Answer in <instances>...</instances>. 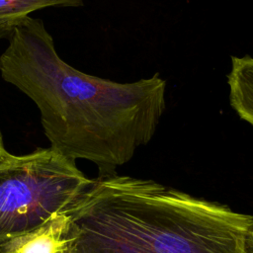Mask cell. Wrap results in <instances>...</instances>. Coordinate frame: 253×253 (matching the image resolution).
<instances>
[{"instance_id":"obj_1","label":"cell","mask_w":253,"mask_h":253,"mask_svg":"<svg viewBox=\"0 0 253 253\" xmlns=\"http://www.w3.org/2000/svg\"><path fill=\"white\" fill-rule=\"evenodd\" d=\"M0 74L38 107L50 147L115 173L153 137L166 108L158 73L120 83L75 69L57 53L41 19L26 16L8 38Z\"/></svg>"},{"instance_id":"obj_2","label":"cell","mask_w":253,"mask_h":253,"mask_svg":"<svg viewBox=\"0 0 253 253\" xmlns=\"http://www.w3.org/2000/svg\"><path fill=\"white\" fill-rule=\"evenodd\" d=\"M69 253H243L250 214L153 180L93 179L67 211Z\"/></svg>"},{"instance_id":"obj_3","label":"cell","mask_w":253,"mask_h":253,"mask_svg":"<svg viewBox=\"0 0 253 253\" xmlns=\"http://www.w3.org/2000/svg\"><path fill=\"white\" fill-rule=\"evenodd\" d=\"M92 183L51 147L13 155L0 166V247L67 212Z\"/></svg>"},{"instance_id":"obj_4","label":"cell","mask_w":253,"mask_h":253,"mask_svg":"<svg viewBox=\"0 0 253 253\" xmlns=\"http://www.w3.org/2000/svg\"><path fill=\"white\" fill-rule=\"evenodd\" d=\"M70 239L69 215L62 212L6 242L0 247V253H69Z\"/></svg>"},{"instance_id":"obj_5","label":"cell","mask_w":253,"mask_h":253,"mask_svg":"<svg viewBox=\"0 0 253 253\" xmlns=\"http://www.w3.org/2000/svg\"><path fill=\"white\" fill-rule=\"evenodd\" d=\"M226 78L231 108L242 121L253 126V56H231Z\"/></svg>"},{"instance_id":"obj_6","label":"cell","mask_w":253,"mask_h":253,"mask_svg":"<svg viewBox=\"0 0 253 253\" xmlns=\"http://www.w3.org/2000/svg\"><path fill=\"white\" fill-rule=\"evenodd\" d=\"M83 0H0V19L19 18L45 7H79Z\"/></svg>"},{"instance_id":"obj_7","label":"cell","mask_w":253,"mask_h":253,"mask_svg":"<svg viewBox=\"0 0 253 253\" xmlns=\"http://www.w3.org/2000/svg\"><path fill=\"white\" fill-rule=\"evenodd\" d=\"M23 18L24 17L0 19V40L8 39L9 36L11 35L13 29L16 27V25H18L23 20Z\"/></svg>"},{"instance_id":"obj_8","label":"cell","mask_w":253,"mask_h":253,"mask_svg":"<svg viewBox=\"0 0 253 253\" xmlns=\"http://www.w3.org/2000/svg\"><path fill=\"white\" fill-rule=\"evenodd\" d=\"M243 253H253V219L248 225L244 236Z\"/></svg>"},{"instance_id":"obj_9","label":"cell","mask_w":253,"mask_h":253,"mask_svg":"<svg viewBox=\"0 0 253 253\" xmlns=\"http://www.w3.org/2000/svg\"><path fill=\"white\" fill-rule=\"evenodd\" d=\"M13 156V154L9 153L3 143V138H2V134L0 132V166L3 165L4 163H6L7 161H9L11 159V157Z\"/></svg>"}]
</instances>
